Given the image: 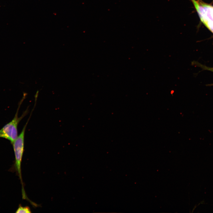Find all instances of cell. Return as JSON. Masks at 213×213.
<instances>
[{"label": "cell", "instance_id": "1", "mask_svg": "<svg viewBox=\"0 0 213 213\" xmlns=\"http://www.w3.org/2000/svg\"><path fill=\"white\" fill-rule=\"evenodd\" d=\"M27 95V93H23V96L19 102L14 117L12 121L5 125L0 130V138H4L8 140L12 144L18 136L17 126L19 122L28 112V109L27 108L23 112L20 117H18V112L20 106Z\"/></svg>", "mask_w": 213, "mask_h": 213}, {"label": "cell", "instance_id": "2", "mask_svg": "<svg viewBox=\"0 0 213 213\" xmlns=\"http://www.w3.org/2000/svg\"><path fill=\"white\" fill-rule=\"evenodd\" d=\"M32 113V112H31L21 133L12 144L13 145L15 156V160L14 167L21 183L22 192L25 191L22 179L21 169L22 159L24 151L25 134L27 125L31 117Z\"/></svg>", "mask_w": 213, "mask_h": 213}, {"label": "cell", "instance_id": "3", "mask_svg": "<svg viewBox=\"0 0 213 213\" xmlns=\"http://www.w3.org/2000/svg\"><path fill=\"white\" fill-rule=\"evenodd\" d=\"M201 22L213 34V6L201 0H190Z\"/></svg>", "mask_w": 213, "mask_h": 213}, {"label": "cell", "instance_id": "4", "mask_svg": "<svg viewBox=\"0 0 213 213\" xmlns=\"http://www.w3.org/2000/svg\"><path fill=\"white\" fill-rule=\"evenodd\" d=\"M192 64L200 67L203 70H207L213 72V67H207L205 65L202 64L200 63H199L196 61H194L192 62ZM209 85H213V84Z\"/></svg>", "mask_w": 213, "mask_h": 213}, {"label": "cell", "instance_id": "5", "mask_svg": "<svg viewBox=\"0 0 213 213\" xmlns=\"http://www.w3.org/2000/svg\"><path fill=\"white\" fill-rule=\"evenodd\" d=\"M15 212L17 213H30L31 212L29 207L28 206H22L21 205H20Z\"/></svg>", "mask_w": 213, "mask_h": 213}]
</instances>
